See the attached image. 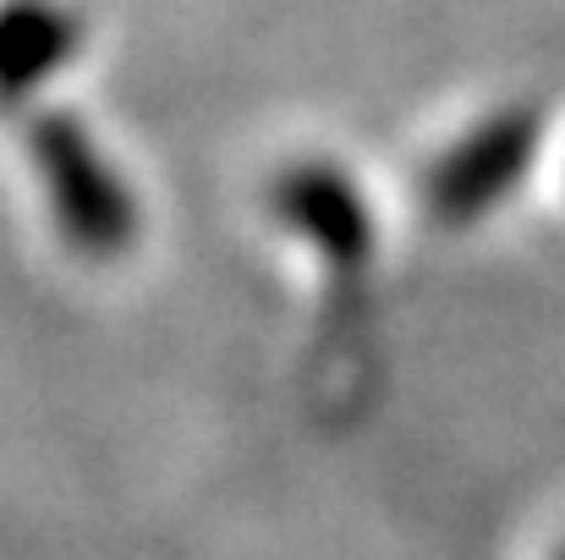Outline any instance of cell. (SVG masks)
<instances>
[{"label": "cell", "mask_w": 565, "mask_h": 560, "mask_svg": "<svg viewBox=\"0 0 565 560\" xmlns=\"http://www.w3.org/2000/svg\"><path fill=\"white\" fill-rule=\"evenodd\" d=\"M28 149H33L39 182L66 247H77L83 258H116L138 242V203L83 121L39 116L28 133Z\"/></svg>", "instance_id": "obj_1"}, {"label": "cell", "mask_w": 565, "mask_h": 560, "mask_svg": "<svg viewBox=\"0 0 565 560\" xmlns=\"http://www.w3.org/2000/svg\"><path fill=\"white\" fill-rule=\"evenodd\" d=\"M539 110H500L483 127H472L450 155H439V166L428 171V214L445 225H472L483 220L511 187L527 177L533 155H539Z\"/></svg>", "instance_id": "obj_2"}, {"label": "cell", "mask_w": 565, "mask_h": 560, "mask_svg": "<svg viewBox=\"0 0 565 560\" xmlns=\"http://www.w3.org/2000/svg\"><path fill=\"white\" fill-rule=\"evenodd\" d=\"M275 214L297 225L335 275H363L374 258V220L358 182L335 166H297L275 182Z\"/></svg>", "instance_id": "obj_3"}, {"label": "cell", "mask_w": 565, "mask_h": 560, "mask_svg": "<svg viewBox=\"0 0 565 560\" xmlns=\"http://www.w3.org/2000/svg\"><path fill=\"white\" fill-rule=\"evenodd\" d=\"M77 17L55 0H6L0 6V105L39 94L77 55Z\"/></svg>", "instance_id": "obj_4"}, {"label": "cell", "mask_w": 565, "mask_h": 560, "mask_svg": "<svg viewBox=\"0 0 565 560\" xmlns=\"http://www.w3.org/2000/svg\"><path fill=\"white\" fill-rule=\"evenodd\" d=\"M561 560H565V556H561Z\"/></svg>", "instance_id": "obj_5"}]
</instances>
